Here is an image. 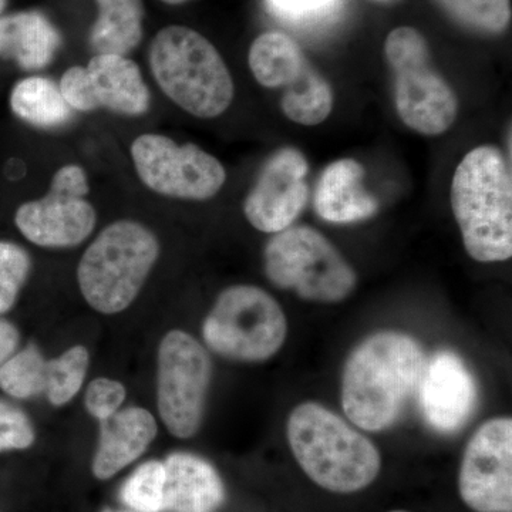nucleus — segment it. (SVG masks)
<instances>
[{
  "instance_id": "f03ea898",
  "label": "nucleus",
  "mask_w": 512,
  "mask_h": 512,
  "mask_svg": "<svg viewBox=\"0 0 512 512\" xmlns=\"http://www.w3.org/2000/svg\"><path fill=\"white\" fill-rule=\"evenodd\" d=\"M286 439L303 473L330 493L365 490L382 468L375 444L316 402L301 403L292 410L286 421Z\"/></svg>"
},
{
  "instance_id": "4468645a",
  "label": "nucleus",
  "mask_w": 512,
  "mask_h": 512,
  "mask_svg": "<svg viewBox=\"0 0 512 512\" xmlns=\"http://www.w3.org/2000/svg\"><path fill=\"white\" fill-rule=\"evenodd\" d=\"M309 165L298 148L285 147L268 158L244 201L249 224L265 234L292 227L309 200Z\"/></svg>"
},
{
  "instance_id": "7ed1b4c3",
  "label": "nucleus",
  "mask_w": 512,
  "mask_h": 512,
  "mask_svg": "<svg viewBox=\"0 0 512 512\" xmlns=\"http://www.w3.org/2000/svg\"><path fill=\"white\" fill-rule=\"evenodd\" d=\"M450 198L467 254L484 264L510 259L512 175L497 147L474 148L460 161Z\"/></svg>"
},
{
  "instance_id": "412c9836",
  "label": "nucleus",
  "mask_w": 512,
  "mask_h": 512,
  "mask_svg": "<svg viewBox=\"0 0 512 512\" xmlns=\"http://www.w3.org/2000/svg\"><path fill=\"white\" fill-rule=\"evenodd\" d=\"M99 16L90 32L97 55L126 56L143 39V0H96Z\"/></svg>"
},
{
  "instance_id": "423d86ee",
  "label": "nucleus",
  "mask_w": 512,
  "mask_h": 512,
  "mask_svg": "<svg viewBox=\"0 0 512 512\" xmlns=\"http://www.w3.org/2000/svg\"><path fill=\"white\" fill-rule=\"evenodd\" d=\"M266 278L303 301L339 303L357 286L355 269L325 235L296 225L269 239L264 252Z\"/></svg>"
},
{
  "instance_id": "dca6fc26",
  "label": "nucleus",
  "mask_w": 512,
  "mask_h": 512,
  "mask_svg": "<svg viewBox=\"0 0 512 512\" xmlns=\"http://www.w3.org/2000/svg\"><path fill=\"white\" fill-rule=\"evenodd\" d=\"M365 168L353 158L329 164L316 184L313 205L322 220L352 224L369 220L379 211V201L363 187Z\"/></svg>"
},
{
  "instance_id": "4be33fe9",
  "label": "nucleus",
  "mask_w": 512,
  "mask_h": 512,
  "mask_svg": "<svg viewBox=\"0 0 512 512\" xmlns=\"http://www.w3.org/2000/svg\"><path fill=\"white\" fill-rule=\"evenodd\" d=\"M10 109L20 120L39 128H59L73 119V109L53 80L32 76L10 93Z\"/></svg>"
},
{
  "instance_id": "b1692460",
  "label": "nucleus",
  "mask_w": 512,
  "mask_h": 512,
  "mask_svg": "<svg viewBox=\"0 0 512 512\" xmlns=\"http://www.w3.org/2000/svg\"><path fill=\"white\" fill-rule=\"evenodd\" d=\"M346 0H265L272 18L296 32H318L339 19Z\"/></svg>"
},
{
  "instance_id": "c85d7f7f",
  "label": "nucleus",
  "mask_w": 512,
  "mask_h": 512,
  "mask_svg": "<svg viewBox=\"0 0 512 512\" xmlns=\"http://www.w3.org/2000/svg\"><path fill=\"white\" fill-rule=\"evenodd\" d=\"M30 256L19 245L0 241V315L12 309L28 281Z\"/></svg>"
},
{
  "instance_id": "c9c22d12",
  "label": "nucleus",
  "mask_w": 512,
  "mask_h": 512,
  "mask_svg": "<svg viewBox=\"0 0 512 512\" xmlns=\"http://www.w3.org/2000/svg\"><path fill=\"white\" fill-rule=\"evenodd\" d=\"M389 512H409V511H403V510H394V511H389Z\"/></svg>"
},
{
  "instance_id": "aec40b11",
  "label": "nucleus",
  "mask_w": 512,
  "mask_h": 512,
  "mask_svg": "<svg viewBox=\"0 0 512 512\" xmlns=\"http://www.w3.org/2000/svg\"><path fill=\"white\" fill-rule=\"evenodd\" d=\"M248 62L256 82L268 89L291 86L311 64L298 43L281 32L256 37Z\"/></svg>"
},
{
  "instance_id": "6ab92c4d",
  "label": "nucleus",
  "mask_w": 512,
  "mask_h": 512,
  "mask_svg": "<svg viewBox=\"0 0 512 512\" xmlns=\"http://www.w3.org/2000/svg\"><path fill=\"white\" fill-rule=\"evenodd\" d=\"M60 45L59 30L36 10L0 18V57L15 60L20 69H45Z\"/></svg>"
},
{
  "instance_id": "72a5a7b5",
  "label": "nucleus",
  "mask_w": 512,
  "mask_h": 512,
  "mask_svg": "<svg viewBox=\"0 0 512 512\" xmlns=\"http://www.w3.org/2000/svg\"><path fill=\"white\" fill-rule=\"evenodd\" d=\"M6 5H8V0H0V16H2L3 10L6 9Z\"/></svg>"
},
{
  "instance_id": "e433bc0d",
  "label": "nucleus",
  "mask_w": 512,
  "mask_h": 512,
  "mask_svg": "<svg viewBox=\"0 0 512 512\" xmlns=\"http://www.w3.org/2000/svg\"><path fill=\"white\" fill-rule=\"evenodd\" d=\"M382 2H383V0H382Z\"/></svg>"
},
{
  "instance_id": "473e14b6",
  "label": "nucleus",
  "mask_w": 512,
  "mask_h": 512,
  "mask_svg": "<svg viewBox=\"0 0 512 512\" xmlns=\"http://www.w3.org/2000/svg\"><path fill=\"white\" fill-rule=\"evenodd\" d=\"M161 2L167 3V5H180V3L187 2V0H161Z\"/></svg>"
},
{
  "instance_id": "9d476101",
  "label": "nucleus",
  "mask_w": 512,
  "mask_h": 512,
  "mask_svg": "<svg viewBox=\"0 0 512 512\" xmlns=\"http://www.w3.org/2000/svg\"><path fill=\"white\" fill-rule=\"evenodd\" d=\"M131 158L140 180L164 197L205 201L227 181L218 158L195 144L175 143L161 134H143L131 144Z\"/></svg>"
},
{
  "instance_id": "ddd939ff",
  "label": "nucleus",
  "mask_w": 512,
  "mask_h": 512,
  "mask_svg": "<svg viewBox=\"0 0 512 512\" xmlns=\"http://www.w3.org/2000/svg\"><path fill=\"white\" fill-rule=\"evenodd\" d=\"M60 92L73 111L106 109L137 117L150 109V90L136 62L126 56L103 53L87 66H74L60 79Z\"/></svg>"
},
{
  "instance_id": "5701e85b",
  "label": "nucleus",
  "mask_w": 512,
  "mask_h": 512,
  "mask_svg": "<svg viewBox=\"0 0 512 512\" xmlns=\"http://www.w3.org/2000/svg\"><path fill=\"white\" fill-rule=\"evenodd\" d=\"M333 103L335 97L328 80L309 64L302 76L286 87L281 107L293 123L318 126L332 113Z\"/></svg>"
},
{
  "instance_id": "a878e982",
  "label": "nucleus",
  "mask_w": 512,
  "mask_h": 512,
  "mask_svg": "<svg viewBox=\"0 0 512 512\" xmlns=\"http://www.w3.org/2000/svg\"><path fill=\"white\" fill-rule=\"evenodd\" d=\"M89 362V350L84 346H74L47 362L46 394L53 406H63L79 393Z\"/></svg>"
},
{
  "instance_id": "9b49d317",
  "label": "nucleus",
  "mask_w": 512,
  "mask_h": 512,
  "mask_svg": "<svg viewBox=\"0 0 512 512\" xmlns=\"http://www.w3.org/2000/svg\"><path fill=\"white\" fill-rule=\"evenodd\" d=\"M89 191L86 171L80 165H64L57 170L45 197L20 205L16 227L39 247H76L96 227V211L86 200Z\"/></svg>"
},
{
  "instance_id": "c756f323",
  "label": "nucleus",
  "mask_w": 512,
  "mask_h": 512,
  "mask_svg": "<svg viewBox=\"0 0 512 512\" xmlns=\"http://www.w3.org/2000/svg\"><path fill=\"white\" fill-rule=\"evenodd\" d=\"M35 431L25 413L0 402V451L23 450L32 446Z\"/></svg>"
},
{
  "instance_id": "f257e3e1",
  "label": "nucleus",
  "mask_w": 512,
  "mask_h": 512,
  "mask_svg": "<svg viewBox=\"0 0 512 512\" xmlns=\"http://www.w3.org/2000/svg\"><path fill=\"white\" fill-rule=\"evenodd\" d=\"M424 365L423 349L412 336L394 330L373 333L343 367V412L359 429H389L417 392Z\"/></svg>"
},
{
  "instance_id": "cd10ccee",
  "label": "nucleus",
  "mask_w": 512,
  "mask_h": 512,
  "mask_svg": "<svg viewBox=\"0 0 512 512\" xmlns=\"http://www.w3.org/2000/svg\"><path fill=\"white\" fill-rule=\"evenodd\" d=\"M164 463L147 461L121 488V500L137 512H161L164 504Z\"/></svg>"
},
{
  "instance_id": "39448f33",
  "label": "nucleus",
  "mask_w": 512,
  "mask_h": 512,
  "mask_svg": "<svg viewBox=\"0 0 512 512\" xmlns=\"http://www.w3.org/2000/svg\"><path fill=\"white\" fill-rule=\"evenodd\" d=\"M160 256L156 235L136 221H117L100 232L84 252L77 281L86 302L114 315L137 298Z\"/></svg>"
},
{
  "instance_id": "f3484780",
  "label": "nucleus",
  "mask_w": 512,
  "mask_h": 512,
  "mask_svg": "<svg viewBox=\"0 0 512 512\" xmlns=\"http://www.w3.org/2000/svg\"><path fill=\"white\" fill-rule=\"evenodd\" d=\"M165 512H215L225 500L220 474L204 458L174 453L164 461Z\"/></svg>"
},
{
  "instance_id": "393cba45",
  "label": "nucleus",
  "mask_w": 512,
  "mask_h": 512,
  "mask_svg": "<svg viewBox=\"0 0 512 512\" xmlns=\"http://www.w3.org/2000/svg\"><path fill=\"white\" fill-rule=\"evenodd\" d=\"M47 362L36 346L10 356L0 366V387L16 399H30L46 393Z\"/></svg>"
},
{
  "instance_id": "f8f14e48",
  "label": "nucleus",
  "mask_w": 512,
  "mask_h": 512,
  "mask_svg": "<svg viewBox=\"0 0 512 512\" xmlns=\"http://www.w3.org/2000/svg\"><path fill=\"white\" fill-rule=\"evenodd\" d=\"M458 493L470 510L512 512V420L495 417L468 441L458 471Z\"/></svg>"
},
{
  "instance_id": "bb28decb",
  "label": "nucleus",
  "mask_w": 512,
  "mask_h": 512,
  "mask_svg": "<svg viewBox=\"0 0 512 512\" xmlns=\"http://www.w3.org/2000/svg\"><path fill=\"white\" fill-rule=\"evenodd\" d=\"M444 9L467 28L478 32H504L511 22V0H437Z\"/></svg>"
},
{
  "instance_id": "2f4dec72",
  "label": "nucleus",
  "mask_w": 512,
  "mask_h": 512,
  "mask_svg": "<svg viewBox=\"0 0 512 512\" xmlns=\"http://www.w3.org/2000/svg\"><path fill=\"white\" fill-rule=\"evenodd\" d=\"M19 343V332L15 326L0 320V366L12 356Z\"/></svg>"
},
{
  "instance_id": "7c9ffc66",
  "label": "nucleus",
  "mask_w": 512,
  "mask_h": 512,
  "mask_svg": "<svg viewBox=\"0 0 512 512\" xmlns=\"http://www.w3.org/2000/svg\"><path fill=\"white\" fill-rule=\"evenodd\" d=\"M124 400H126V387L123 384L106 377H99L90 383L84 403L89 413L101 421L113 416Z\"/></svg>"
},
{
  "instance_id": "f704fd0d",
  "label": "nucleus",
  "mask_w": 512,
  "mask_h": 512,
  "mask_svg": "<svg viewBox=\"0 0 512 512\" xmlns=\"http://www.w3.org/2000/svg\"><path fill=\"white\" fill-rule=\"evenodd\" d=\"M101 512H124V511H113V510H110V508H106V510H103Z\"/></svg>"
},
{
  "instance_id": "1a4fd4ad",
  "label": "nucleus",
  "mask_w": 512,
  "mask_h": 512,
  "mask_svg": "<svg viewBox=\"0 0 512 512\" xmlns=\"http://www.w3.org/2000/svg\"><path fill=\"white\" fill-rule=\"evenodd\" d=\"M210 356L197 339L171 330L158 350L157 404L165 427L178 439L200 430L210 390Z\"/></svg>"
},
{
  "instance_id": "a211bd4d",
  "label": "nucleus",
  "mask_w": 512,
  "mask_h": 512,
  "mask_svg": "<svg viewBox=\"0 0 512 512\" xmlns=\"http://www.w3.org/2000/svg\"><path fill=\"white\" fill-rule=\"evenodd\" d=\"M100 443L93 460V474L109 480L136 461L157 436V423L141 407L117 410L100 421Z\"/></svg>"
},
{
  "instance_id": "0eeeda50",
  "label": "nucleus",
  "mask_w": 512,
  "mask_h": 512,
  "mask_svg": "<svg viewBox=\"0 0 512 512\" xmlns=\"http://www.w3.org/2000/svg\"><path fill=\"white\" fill-rule=\"evenodd\" d=\"M384 53L393 72L394 101L403 123L423 136L446 133L457 119V94L431 66L424 36L407 26L394 29L384 43Z\"/></svg>"
},
{
  "instance_id": "6e6552de",
  "label": "nucleus",
  "mask_w": 512,
  "mask_h": 512,
  "mask_svg": "<svg viewBox=\"0 0 512 512\" xmlns=\"http://www.w3.org/2000/svg\"><path fill=\"white\" fill-rule=\"evenodd\" d=\"M212 352L237 362H265L284 346L288 319L282 306L252 285H237L218 296L202 325Z\"/></svg>"
},
{
  "instance_id": "20e7f679",
  "label": "nucleus",
  "mask_w": 512,
  "mask_h": 512,
  "mask_svg": "<svg viewBox=\"0 0 512 512\" xmlns=\"http://www.w3.org/2000/svg\"><path fill=\"white\" fill-rule=\"evenodd\" d=\"M150 67L165 96L198 119L221 116L234 100V80L220 52L185 26H167L157 33Z\"/></svg>"
},
{
  "instance_id": "2eb2a0df",
  "label": "nucleus",
  "mask_w": 512,
  "mask_h": 512,
  "mask_svg": "<svg viewBox=\"0 0 512 512\" xmlns=\"http://www.w3.org/2000/svg\"><path fill=\"white\" fill-rule=\"evenodd\" d=\"M424 420L441 434L463 429L478 402L476 377L457 353L441 350L424 365L419 387Z\"/></svg>"
}]
</instances>
